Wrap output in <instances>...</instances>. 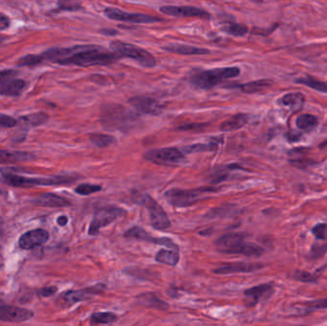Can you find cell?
Segmentation results:
<instances>
[{"label":"cell","instance_id":"cell-1","mask_svg":"<svg viewBox=\"0 0 327 326\" xmlns=\"http://www.w3.org/2000/svg\"><path fill=\"white\" fill-rule=\"evenodd\" d=\"M44 61L58 63L60 66L80 67L108 66L116 62L121 57L116 53L96 45H78L67 48H51L40 54Z\"/></svg>","mask_w":327,"mask_h":326},{"label":"cell","instance_id":"cell-2","mask_svg":"<svg viewBox=\"0 0 327 326\" xmlns=\"http://www.w3.org/2000/svg\"><path fill=\"white\" fill-rule=\"evenodd\" d=\"M138 121V115L122 105L109 104L102 109L101 122L106 129L130 131Z\"/></svg>","mask_w":327,"mask_h":326},{"label":"cell","instance_id":"cell-3","mask_svg":"<svg viewBox=\"0 0 327 326\" xmlns=\"http://www.w3.org/2000/svg\"><path fill=\"white\" fill-rule=\"evenodd\" d=\"M239 74L240 69L237 67L215 68L211 70L194 73L189 78V81L197 88L211 89L225 80L237 77Z\"/></svg>","mask_w":327,"mask_h":326},{"label":"cell","instance_id":"cell-4","mask_svg":"<svg viewBox=\"0 0 327 326\" xmlns=\"http://www.w3.org/2000/svg\"><path fill=\"white\" fill-rule=\"evenodd\" d=\"M110 49L121 58H128L138 62L140 66L146 68H152L157 64L156 58L152 54L145 49L138 47L134 44H127L120 40H114L110 42Z\"/></svg>","mask_w":327,"mask_h":326},{"label":"cell","instance_id":"cell-5","mask_svg":"<svg viewBox=\"0 0 327 326\" xmlns=\"http://www.w3.org/2000/svg\"><path fill=\"white\" fill-rule=\"evenodd\" d=\"M217 189L212 187H203L195 189H169L166 192V198L168 203L175 207H188L193 205L202 199L204 196L209 195L213 192H216Z\"/></svg>","mask_w":327,"mask_h":326},{"label":"cell","instance_id":"cell-6","mask_svg":"<svg viewBox=\"0 0 327 326\" xmlns=\"http://www.w3.org/2000/svg\"><path fill=\"white\" fill-rule=\"evenodd\" d=\"M74 178L70 176H55L50 178H28L24 176L7 174L5 175V181L7 184L16 188H32L36 186H56L66 185L74 182Z\"/></svg>","mask_w":327,"mask_h":326},{"label":"cell","instance_id":"cell-7","mask_svg":"<svg viewBox=\"0 0 327 326\" xmlns=\"http://www.w3.org/2000/svg\"><path fill=\"white\" fill-rule=\"evenodd\" d=\"M124 213V210L115 206H103L95 210L94 218L92 219L88 230L89 235H98L102 228L111 224Z\"/></svg>","mask_w":327,"mask_h":326},{"label":"cell","instance_id":"cell-8","mask_svg":"<svg viewBox=\"0 0 327 326\" xmlns=\"http://www.w3.org/2000/svg\"><path fill=\"white\" fill-rule=\"evenodd\" d=\"M139 203L145 206L149 212L150 223L153 228L156 230H167L170 227V221L168 219L166 211L157 203L151 196L145 195L139 196Z\"/></svg>","mask_w":327,"mask_h":326},{"label":"cell","instance_id":"cell-9","mask_svg":"<svg viewBox=\"0 0 327 326\" xmlns=\"http://www.w3.org/2000/svg\"><path fill=\"white\" fill-rule=\"evenodd\" d=\"M145 159L157 165H178L185 160V155L181 150L173 147H165L151 149L145 154Z\"/></svg>","mask_w":327,"mask_h":326},{"label":"cell","instance_id":"cell-10","mask_svg":"<svg viewBox=\"0 0 327 326\" xmlns=\"http://www.w3.org/2000/svg\"><path fill=\"white\" fill-rule=\"evenodd\" d=\"M103 14L108 17L109 19L116 21L130 22V23H154L161 21V18L154 17L152 15H144L139 13H127L117 8H105Z\"/></svg>","mask_w":327,"mask_h":326},{"label":"cell","instance_id":"cell-11","mask_svg":"<svg viewBox=\"0 0 327 326\" xmlns=\"http://www.w3.org/2000/svg\"><path fill=\"white\" fill-rule=\"evenodd\" d=\"M128 102L139 112L152 116L160 115L164 108L160 102L148 96H135L130 98Z\"/></svg>","mask_w":327,"mask_h":326},{"label":"cell","instance_id":"cell-12","mask_svg":"<svg viewBox=\"0 0 327 326\" xmlns=\"http://www.w3.org/2000/svg\"><path fill=\"white\" fill-rule=\"evenodd\" d=\"M124 236L128 240H142V241H146L149 243L168 247L171 250H175V251H178V249H179L172 240L165 238V237L164 238H155V237L151 236L149 233L145 232L143 228L138 227V226L131 227L130 229H128L126 232H124Z\"/></svg>","mask_w":327,"mask_h":326},{"label":"cell","instance_id":"cell-13","mask_svg":"<svg viewBox=\"0 0 327 326\" xmlns=\"http://www.w3.org/2000/svg\"><path fill=\"white\" fill-rule=\"evenodd\" d=\"M33 317L34 313L28 309L5 305L4 302L0 305V321L23 322L29 320Z\"/></svg>","mask_w":327,"mask_h":326},{"label":"cell","instance_id":"cell-14","mask_svg":"<svg viewBox=\"0 0 327 326\" xmlns=\"http://www.w3.org/2000/svg\"><path fill=\"white\" fill-rule=\"evenodd\" d=\"M105 288H106L105 284L98 283L96 285L81 289V290L68 291L66 294H63L62 298L67 305H74V303L89 299L90 297L96 295L102 294L105 290Z\"/></svg>","mask_w":327,"mask_h":326},{"label":"cell","instance_id":"cell-15","mask_svg":"<svg viewBox=\"0 0 327 326\" xmlns=\"http://www.w3.org/2000/svg\"><path fill=\"white\" fill-rule=\"evenodd\" d=\"M161 13L175 17H202L210 18V14L200 8L192 6H171L166 5L160 8Z\"/></svg>","mask_w":327,"mask_h":326},{"label":"cell","instance_id":"cell-16","mask_svg":"<svg viewBox=\"0 0 327 326\" xmlns=\"http://www.w3.org/2000/svg\"><path fill=\"white\" fill-rule=\"evenodd\" d=\"M49 240V233L42 229H36L25 232L19 238V246L24 250H31L36 246H40Z\"/></svg>","mask_w":327,"mask_h":326},{"label":"cell","instance_id":"cell-17","mask_svg":"<svg viewBox=\"0 0 327 326\" xmlns=\"http://www.w3.org/2000/svg\"><path fill=\"white\" fill-rule=\"evenodd\" d=\"M263 268L262 264L257 263H234L213 270L217 275H230L237 273H252Z\"/></svg>","mask_w":327,"mask_h":326},{"label":"cell","instance_id":"cell-18","mask_svg":"<svg viewBox=\"0 0 327 326\" xmlns=\"http://www.w3.org/2000/svg\"><path fill=\"white\" fill-rule=\"evenodd\" d=\"M264 253L263 248L254 243L244 242V240L236 243L226 251L225 254H243L246 256H259Z\"/></svg>","mask_w":327,"mask_h":326},{"label":"cell","instance_id":"cell-19","mask_svg":"<svg viewBox=\"0 0 327 326\" xmlns=\"http://www.w3.org/2000/svg\"><path fill=\"white\" fill-rule=\"evenodd\" d=\"M136 300L139 305L146 307V308H150V309H155V310H160V311H166L168 309L169 305H167V302L162 300L160 297H158L156 294L154 293H144L139 295L136 297Z\"/></svg>","mask_w":327,"mask_h":326},{"label":"cell","instance_id":"cell-20","mask_svg":"<svg viewBox=\"0 0 327 326\" xmlns=\"http://www.w3.org/2000/svg\"><path fill=\"white\" fill-rule=\"evenodd\" d=\"M163 50L168 52V53H173L183 56H198V55H207L210 51L203 48H199L195 46H190V45H185V44H170L163 47Z\"/></svg>","mask_w":327,"mask_h":326},{"label":"cell","instance_id":"cell-21","mask_svg":"<svg viewBox=\"0 0 327 326\" xmlns=\"http://www.w3.org/2000/svg\"><path fill=\"white\" fill-rule=\"evenodd\" d=\"M38 206L42 207H52V208H60V207H68L71 203L61 196L54 194V193H43L37 196L35 199Z\"/></svg>","mask_w":327,"mask_h":326},{"label":"cell","instance_id":"cell-22","mask_svg":"<svg viewBox=\"0 0 327 326\" xmlns=\"http://www.w3.org/2000/svg\"><path fill=\"white\" fill-rule=\"evenodd\" d=\"M27 82L23 80H12L0 84V96L17 97L26 89Z\"/></svg>","mask_w":327,"mask_h":326},{"label":"cell","instance_id":"cell-23","mask_svg":"<svg viewBox=\"0 0 327 326\" xmlns=\"http://www.w3.org/2000/svg\"><path fill=\"white\" fill-rule=\"evenodd\" d=\"M33 158L34 156L31 153L0 150V164L21 163V162L30 161Z\"/></svg>","mask_w":327,"mask_h":326},{"label":"cell","instance_id":"cell-24","mask_svg":"<svg viewBox=\"0 0 327 326\" xmlns=\"http://www.w3.org/2000/svg\"><path fill=\"white\" fill-rule=\"evenodd\" d=\"M244 235L242 233H228L219 237L215 241V245L217 247L218 251L225 254L226 251L229 250L231 247L235 245L240 241L244 240Z\"/></svg>","mask_w":327,"mask_h":326},{"label":"cell","instance_id":"cell-25","mask_svg":"<svg viewBox=\"0 0 327 326\" xmlns=\"http://www.w3.org/2000/svg\"><path fill=\"white\" fill-rule=\"evenodd\" d=\"M304 102H306V97L299 92L284 95V97L279 100V102L282 105L288 106L292 110H295V111L301 108L304 104Z\"/></svg>","mask_w":327,"mask_h":326},{"label":"cell","instance_id":"cell-26","mask_svg":"<svg viewBox=\"0 0 327 326\" xmlns=\"http://www.w3.org/2000/svg\"><path fill=\"white\" fill-rule=\"evenodd\" d=\"M248 120H249V117L247 114H243V113L236 114L221 123L220 131H233L239 129L248 123Z\"/></svg>","mask_w":327,"mask_h":326},{"label":"cell","instance_id":"cell-27","mask_svg":"<svg viewBox=\"0 0 327 326\" xmlns=\"http://www.w3.org/2000/svg\"><path fill=\"white\" fill-rule=\"evenodd\" d=\"M273 84V81L270 80H254V81H251V82H247V83H244V84H240L238 85L241 91L247 93V94H254V93H257V92H261L263 90L269 88L272 86Z\"/></svg>","mask_w":327,"mask_h":326},{"label":"cell","instance_id":"cell-28","mask_svg":"<svg viewBox=\"0 0 327 326\" xmlns=\"http://www.w3.org/2000/svg\"><path fill=\"white\" fill-rule=\"evenodd\" d=\"M179 254L178 251L175 250H165L162 249L160 250L156 255H155V260L163 263V264H167L168 266H176L177 263L179 262Z\"/></svg>","mask_w":327,"mask_h":326},{"label":"cell","instance_id":"cell-29","mask_svg":"<svg viewBox=\"0 0 327 326\" xmlns=\"http://www.w3.org/2000/svg\"><path fill=\"white\" fill-rule=\"evenodd\" d=\"M273 291V287L270 284H261L258 286H255L253 288H250L245 291V296L247 297H251L254 299V302H257L259 299H262L264 297L271 295Z\"/></svg>","mask_w":327,"mask_h":326},{"label":"cell","instance_id":"cell-30","mask_svg":"<svg viewBox=\"0 0 327 326\" xmlns=\"http://www.w3.org/2000/svg\"><path fill=\"white\" fill-rule=\"evenodd\" d=\"M319 123L318 118L311 114H302L297 118L296 124L301 131H310L314 129Z\"/></svg>","mask_w":327,"mask_h":326},{"label":"cell","instance_id":"cell-31","mask_svg":"<svg viewBox=\"0 0 327 326\" xmlns=\"http://www.w3.org/2000/svg\"><path fill=\"white\" fill-rule=\"evenodd\" d=\"M118 320V316L112 312L95 313L91 317V324H111Z\"/></svg>","mask_w":327,"mask_h":326},{"label":"cell","instance_id":"cell-32","mask_svg":"<svg viewBox=\"0 0 327 326\" xmlns=\"http://www.w3.org/2000/svg\"><path fill=\"white\" fill-rule=\"evenodd\" d=\"M89 139L93 145L101 148L107 147L116 142V139L113 136L102 134V133H92L89 135Z\"/></svg>","mask_w":327,"mask_h":326},{"label":"cell","instance_id":"cell-33","mask_svg":"<svg viewBox=\"0 0 327 326\" xmlns=\"http://www.w3.org/2000/svg\"><path fill=\"white\" fill-rule=\"evenodd\" d=\"M298 83L303 84L307 87H310L314 90L327 93V81H321V80H316L311 77H304L297 80Z\"/></svg>","mask_w":327,"mask_h":326},{"label":"cell","instance_id":"cell-34","mask_svg":"<svg viewBox=\"0 0 327 326\" xmlns=\"http://www.w3.org/2000/svg\"><path fill=\"white\" fill-rule=\"evenodd\" d=\"M48 119H49V117L47 114H45L43 112H37V113H33L30 115L21 117L20 121L22 123L31 125V126H36V125H40L45 122H47Z\"/></svg>","mask_w":327,"mask_h":326},{"label":"cell","instance_id":"cell-35","mask_svg":"<svg viewBox=\"0 0 327 326\" xmlns=\"http://www.w3.org/2000/svg\"><path fill=\"white\" fill-rule=\"evenodd\" d=\"M234 206L233 205H226L220 208H215L213 210H209V212L206 214V218H227L234 213Z\"/></svg>","mask_w":327,"mask_h":326},{"label":"cell","instance_id":"cell-36","mask_svg":"<svg viewBox=\"0 0 327 326\" xmlns=\"http://www.w3.org/2000/svg\"><path fill=\"white\" fill-rule=\"evenodd\" d=\"M223 30L227 34L234 36H245L248 33L247 26L238 23H228L224 26Z\"/></svg>","mask_w":327,"mask_h":326},{"label":"cell","instance_id":"cell-37","mask_svg":"<svg viewBox=\"0 0 327 326\" xmlns=\"http://www.w3.org/2000/svg\"><path fill=\"white\" fill-rule=\"evenodd\" d=\"M43 62L41 55H27L25 57H22L17 60V66H27V67H33V66H39Z\"/></svg>","mask_w":327,"mask_h":326},{"label":"cell","instance_id":"cell-38","mask_svg":"<svg viewBox=\"0 0 327 326\" xmlns=\"http://www.w3.org/2000/svg\"><path fill=\"white\" fill-rule=\"evenodd\" d=\"M217 148V145L214 143L210 144H197L185 146L184 149L187 153H205V151H213Z\"/></svg>","mask_w":327,"mask_h":326},{"label":"cell","instance_id":"cell-39","mask_svg":"<svg viewBox=\"0 0 327 326\" xmlns=\"http://www.w3.org/2000/svg\"><path fill=\"white\" fill-rule=\"evenodd\" d=\"M102 190V187L98 185H91V184H81L76 188V192L80 195H90L95 192H98Z\"/></svg>","mask_w":327,"mask_h":326},{"label":"cell","instance_id":"cell-40","mask_svg":"<svg viewBox=\"0 0 327 326\" xmlns=\"http://www.w3.org/2000/svg\"><path fill=\"white\" fill-rule=\"evenodd\" d=\"M80 6L75 3L72 0H58V7L54 10V13H58L62 11H78Z\"/></svg>","mask_w":327,"mask_h":326},{"label":"cell","instance_id":"cell-41","mask_svg":"<svg viewBox=\"0 0 327 326\" xmlns=\"http://www.w3.org/2000/svg\"><path fill=\"white\" fill-rule=\"evenodd\" d=\"M17 75L18 72L15 69L0 70V84H3L10 80H14V78H15Z\"/></svg>","mask_w":327,"mask_h":326},{"label":"cell","instance_id":"cell-42","mask_svg":"<svg viewBox=\"0 0 327 326\" xmlns=\"http://www.w3.org/2000/svg\"><path fill=\"white\" fill-rule=\"evenodd\" d=\"M312 232L317 238L325 240L327 238V225L324 223H319L313 228Z\"/></svg>","mask_w":327,"mask_h":326},{"label":"cell","instance_id":"cell-43","mask_svg":"<svg viewBox=\"0 0 327 326\" xmlns=\"http://www.w3.org/2000/svg\"><path fill=\"white\" fill-rule=\"evenodd\" d=\"M294 277L298 279V281H303V282H311L317 279L316 275H312L308 272H302V271H297L295 273Z\"/></svg>","mask_w":327,"mask_h":326},{"label":"cell","instance_id":"cell-44","mask_svg":"<svg viewBox=\"0 0 327 326\" xmlns=\"http://www.w3.org/2000/svg\"><path fill=\"white\" fill-rule=\"evenodd\" d=\"M17 121L13 117L0 115V128H11L16 125Z\"/></svg>","mask_w":327,"mask_h":326},{"label":"cell","instance_id":"cell-45","mask_svg":"<svg viewBox=\"0 0 327 326\" xmlns=\"http://www.w3.org/2000/svg\"><path fill=\"white\" fill-rule=\"evenodd\" d=\"M307 305H308L311 309H323V308H327V298L315 300V301H312V302H308Z\"/></svg>","mask_w":327,"mask_h":326},{"label":"cell","instance_id":"cell-46","mask_svg":"<svg viewBox=\"0 0 327 326\" xmlns=\"http://www.w3.org/2000/svg\"><path fill=\"white\" fill-rule=\"evenodd\" d=\"M10 25H11V20L9 16L4 15L3 13H0V31L8 29Z\"/></svg>","mask_w":327,"mask_h":326},{"label":"cell","instance_id":"cell-47","mask_svg":"<svg viewBox=\"0 0 327 326\" xmlns=\"http://www.w3.org/2000/svg\"><path fill=\"white\" fill-rule=\"evenodd\" d=\"M206 124L204 123H190V124H186L178 127V129L180 131H193V129H201L203 128Z\"/></svg>","mask_w":327,"mask_h":326},{"label":"cell","instance_id":"cell-48","mask_svg":"<svg viewBox=\"0 0 327 326\" xmlns=\"http://www.w3.org/2000/svg\"><path fill=\"white\" fill-rule=\"evenodd\" d=\"M57 291H58L57 287L52 286V287H45V288H42L41 290L38 291V293H39L42 297H50V296H53Z\"/></svg>","mask_w":327,"mask_h":326},{"label":"cell","instance_id":"cell-49","mask_svg":"<svg viewBox=\"0 0 327 326\" xmlns=\"http://www.w3.org/2000/svg\"><path fill=\"white\" fill-rule=\"evenodd\" d=\"M68 223V218L67 216H64V215H62V216H59L58 218V224L59 226H61V227H64Z\"/></svg>","mask_w":327,"mask_h":326},{"label":"cell","instance_id":"cell-50","mask_svg":"<svg viewBox=\"0 0 327 326\" xmlns=\"http://www.w3.org/2000/svg\"><path fill=\"white\" fill-rule=\"evenodd\" d=\"M299 138H300L299 133H294V134H291L290 136H288V140L290 142H294V141H298Z\"/></svg>","mask_w":327,"mask_h":326},{"label":"cell","instance_id":"cell-51","mask_svg":"<svg viewBox=\"0 0 327 326\" xmlns=\"http://www.w3.org/2000/svg\"><path fill=\"white\" fill-rule=\"evenodd\" d=\"M7 39V37L5 36H2V35H0V44H3L5 40Z\"/></svg>","mask_w":327,"mask_h":326},{"label":"cell","instance_id":"cell-52","mask_svg":"<svg viewBox=\"0 0 327 326\" xmlns=\"http://www.w3.org/2000/svg\"><path fill=\"white\" fill-rule=\"evenodd\" d=\"M1 303H3V300L0 298V305H1Z\"/></svg>","mask_w":327,"mask_h":326}]
</instances>
